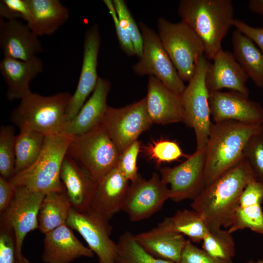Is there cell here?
Returning a JSON list of instances; mask_svg holds the SVG:
<instances>
[{
	"mask_svg": "<svg viewBox=\"0 0 263 263\" xmlns=\"http://www.w3.org/2000/svg\"><path fill=\"white\" fill-rule=\"evenodd\" d=\"M254 179L243 157L236 166L205 187L191 207L200 214L209 231L229 227L243 190Z\"/></svg>",
	"mask_w": 263,
	"mask_h": 263,
	"instance_id": "cell-1",
	"label": "cell"
},
{
	"mask_svg": "<svg viewBox=\"0 0 263 263\" xmlns=\"http://www.w3.org/2000/svg\"><path fill=\"white\" fill-rule=\"evenodd\" d=\"M182 21L197 34L205 47L204 55L213 60L222 49V42L232 26L234 8L230 0H182L178 6Z\"/></svg>",
	"mask_w": 263,
	"mask_h": 263,
	"instance_id": "cell-2",
	"label": "cell"
},
{
	"mask_svg": "<svg viewBox=\"0 0 263 263\" xmlns=\"http://www.w3.org/2000/svg\"><path fill=\"white\" fill-rule=\"evenodd\" d=\"M260 132V123L227 120L212 124L205 149V187L241 161L247 142Z\"/></svg>",
	"mask_w": 263,
	"mask_h": 263,
	"instance_id": "cell-3",
	"label": "cell"
},
{
	"mask_svg": "<svg viewBox=\"0 0 263 263\" xmlns=\"http://www.w3.org/2000/svg\"><path fill=\"white\" fill-rule=\"evenodd\" d=\"M71 95L68 92L47 96L31 92L14 109L11 120L20 131L35 132L45 136L65 134L66 109Z\"/></svg>",
	"mask_w": 263,
	"mask_h": 263,
	"instance_id": "cell-4",
	"label": "cell"
},
{
	"mask_svg": "<svg viewBox=\"0 0 263 263\" xmlns=\"http://www.w3.org/2000/svg\"><path fill=\"white\" fill-rule=\"evenodd\" d=\"M73 137L66 134L46 136L36 161L9 181L16 188L24 187L45 195L52 191L65 190L60 172Z\"/></svg>",
	"mask_w": 263,
	"mask_h": 263,
	"instance_id": "cell-5",
	"label": "cell"
},
{
	"mask_svg": "<svg viewBox=\"0 0 263 263\" xmlns=\"http://www.w3.org/2000/svg\"><path fill=\"white\" fill-rule=\"evenodd\" d=\"M66 155L97 182L117 166L120 153L102 124L73 136Z\"/></svg>",
	"mask_w": 263,
	"mask_h": 263,
	"instance_id": "cell-6",
	"label": "cell"
},
{
	"mask_svg": "<svg viewBox=\"0 0 263 263\" xmlns=\"http://www.w3.org/2000/svg\"><path fill=\"white\" fill-rule=\"evenodd\" d=\"M158 35L183 81L189 82L199 58L205 54L201 39L185 22L172 23L160 17L157 21Z\"/></svg>",
	"mask_w": 263,
	"mask_h": 263,
	"instance_id": "cell-7",
	"label": "cell"
},
{
	"mask_svg": "<svg viewBox=\"0 0 263 263\" xmlns=\"http://www.w3.org/2000/svg\"><path fill=\"white\" fill-rule=\"evenodd\" d=\"M210 62L204 55L199 59L194 75L181 94L184 121L195 132L196 150H205L212 123L206 76Z\"/></svg>",
	"mask_w": 263,
	"mask_h": 263,
	"instance_id": "cell-8",
	"label": "cell"
},
{
	"mask_svg": "<svg viewBox=\"0 0 263 263\" xmlns=\"http://www.w3.org/2000/svg\"><path fill=\"white\" fill-rule=\"evenodd\" d=\"M138 26L143 39L142 55L132 66L134 73L139 76L153 75L168 88L182 94L186 86L157 33L142 21Z\"/></svg>",
	"mask_w": 263,
	"mask_h": 263,
	"instance_id": "cell-9",
	"label": "cell"
},
{
	"mask_svg": "<svg viewBox=\"0 0 263 263\" xmlns=\"http://www.w3.org/2000/svg\"><path fill=\"white\" fill-rule=\"evenodd\" d=\"M110 220L89 208L79 212L71 208L66 225L76 231L99 260V263H117L118 246L110 238L112 227Z\"/></svg>",
	"mask_w": 263,
	"mask_h": 263,
	"instance_id": "cell-10",
	"label": "cell"
},
{
	"mask_svg": "<svg viewBox=\"0 0 263 263\" xmlns=\"http://www.w3.org/2000/svg\"><path fill=\"white\" fill-rule=\"evenodd\" d=\"M152 124L145 97L122 108L108 106L102 122L120 154Z\"/></svg>",
	"mask_w": 263,
	"mask_h": 263,
	"instance_id": "cell-11",
	"label": "cell"
},
{
	"mask_svg": "<svg viewBox=\"0 0 263 263\" xmlns=\"http://www.w3.org/2000/svg\"><path fill=\"white\" fill-rule=\"evenodd\" d=\"M180 164L160 169L162 181L169 185L170 198L180 202L194 200L205 187V151L196 150Z\"/></svg>",
	"mask_w": 263,
	"mask_h": 263,
	"instance_id": "cell-12",
	"label": "cell"
},
{
	"mask_svg": "<svg viewBox=\"0 0 263 263\" xmlns=\"http://www.w3.org/2000/svg\"><path fill=\"white\" fill-rule=\"evenodd\" d=\"M170 198L169 188L157 172L148 180L139 175L129 186L122 210L131 221L139 222L158 212Z\"/></svg>",
	"mask_w": 263,
	"mask_h": 263,
	"instance_id": "cell-13",
	"label": "cell"
},
{
	"mask_svg": "<svg viewBox=\"0 0 263 263\" xmlns=\"http://www.w3.org/2000/svg\"><path fill=\"white\" fill-rule=\"evenodd\" d=\"M44 196L41 192L18 187L11 205L0 216V226L11 228L14 232L18 257L22 254L27 234L39 228L38 215Z\"/></svg>",
	"mask_w": 263,
	"mask_h": 263,
	"instance_id": "cell-14",
	"label": "cell"
},
{
	"mask_svg": "<svg viewBox=\"0 0 263 263\" xmlns=\"http://www.w3.org/2000/svg\"><path fill=\"white\" fill-rule=\"evenodd\" d=\"M101 36L97 25L88 29L85 34L82 66L76 90L71 95L66 109L68 123L76 115L97 83L98 55Z\"/></svg>",
	"mask_w": 263,
	"mask_h": 263,
	"instance_id": "cell-15",
	"label": "cell"
},
{
	"mask_svg": "<svg viewBox=\"0 0 263 263\" xmlns=\"http://www.w3.org/2000/svg\"><path fill=\"white\" fill-rule=\"evenodd\" d=\"M208 103L214 123L233 120L261 124L263 119V106L238 91L209 93Z\"/></svg>",
	"mask_w": 263,
	"mask_h": 263,
	"instance_id": "cell-16",
	"label": "cell"
},
{
	"mask_svg": "<svg viewBox=\"0 0 263 263\" xmlns=\"http://www.w3.org/2000/svg\"><path fill=\"white\" fill-rule=\"evenodd\" d=\"M166 217L151 229L134 235L135 241L152 256L178 263L187 240Z\"/></svg>",
	"mask_w": 263,
	"mask_h": 263,
	"instance_id": "cell-17",
	"label": "cell"
},
{
	"mask_svg": "<svg viewBox=\"0 0 263 263\" xmlns=\"http://www.w3.org/2000/svg\"><path fill=\"white\" fill-rule=\"evenodd\" d=\"M0 47L4 56L29 60L42 53V44L26 23L0 18Z\"/></svg>",
	"mask_w": 263,
	"mask_h": 263,
	"instance_id": "cell-18",
	"label": "cell"
},
{
	"mask_svg": "<svg viewBox=\"0 0 263 263\" xmlns=\"http://www.w3.org/2000/svg\"><path fill=\"white\" fill-rule=\"evenodd\" d=\"M146 107L153 123L165 125L184 121L181 94L166 86L153 75H149Z\"/></svg>",
	"mask_w": 263,
	"mask_h": 263,
	"instance_id": "cell-19",
	"label": "cell"
},
{
	"mask_svg": "<svg viewBox=\"0 0 263 263\" xmlns=\"http://www.w3.org/2000/svg\"><path fill=\"white\" fill-rule=\"evenodd\" d=\"M213 61L206 76V85L209 93L225 88L249 96V90L246 86L248 77L233 53L222 49Z\"/></svg>",
	"mask_w": 263,
	"mask_h": 263,
	"instance_id": "cell-20",
	"label": "cell"
},
{
	"mask_svg": "<svg viewBox=\"0 0 263 263\" xmlns=\"http://www.w3.org/2000/svg\"><path fill=\"white\" fill-rule=\"evenodd\" d=\"M94 254L78 240L66 224L44 234L41 256L44 263H71L81 257L93 258Z\"/></svg>",
	"mask_w": 263,
	"mask_h": 263,
	"instance_id": "cell-21",
	"label": "cell"
},
{
	"mask_svg": "<svg viewBox=\"0 0 263 263\" xmlns=\"http://www.w3.org/2000/svg\"><path fill=\"white\" fill-rule=\"evenodd\" d=\"M129 182L116 167L96 182L90 208L110 220L122 210Z\"/></svg>",
	"mask_w": 263,
	"mask_h": 263,
	"instance_id": "cell-22",
	"label": "cell"
},
{
	"mask_svg": "<svg viewBox=\"0 0 263 263\" xmlns=\"http://www.w3.org/2000/svg\"><path fill=\"white\" fill-rule=\"evenodd\" d=\"M43 69L42 61L38 56L27 61L4 56L0 62V73L7 86V99L21 100L31 92V81Z\"/></svg>",
	"mask_w": 263,
	"mask_h": 263,
	"instance_id": "cell-23",
	"label": "cell"
},
{
	"mask_svg": "<svg viewBox=\"0 0 263 263\" xmlns=\"http://www.w3.org/2000/svg\"><path fill=\"white\" fill-rule=\"evenodd\" d=\"M111 87L108 80L99 77L92 95L75 117L67 123L65 134L71 136L81 134L102 124L109 106L107 100Z\"/></svg>",
	"mask_w": 263,
	"mask_h": 263,
	"instance_id": "cell-24",
	"label": "cell"
},
{
	"mask_svg": "<svg viewBox=\"0 0 263 263\" xmlns=\"http://www.w3.org/2000/svg\"><path fill=\"white\" fill-rule=\"evenodd\" d=\"M60 178L72 207L79 212L88 209L96 182L67 155L61 168Z\"/></svg>",
	"mask_w": 263,
	"mask_h": 263,
	"instance_id": "cell-25",
	"label": "cell"
},
{
	"mask_svg": "<svg viewBox=\"0 0 263 263\" xmlns=\"http://www.w3.org/2000/svg\"><path fill=\"white\" fill-rule=\"evenodd\" d=\"M27 1L29 14L26 22L38 37L53 34L69 19V10L58 0Z\"/></svg>",
	"mask_w": 263,
	"mask_h": 263,
	"instance_id": "cell-26",
	"label": "cell"
},
{
	"mask_svg": "<svg viewBox=\"0 0 263 263\" xmlns=\"http://www.w3.org/2000/svg\"><path fill=\"white\" fill-rule=\"evenodd\" d=\"M232 45L235 59L248 78L263 89V54L261 51L237 29L232 33Z\"/></svg>",
	"mask_w": 263,
	"mask_h": 263,
	"instance_id": "cell-27",
	"label": "cell"
},
{
	"mask_svg": "<svg viewBox=\"0 0 263 263\" xmlns=\"http://www.w3.org/2000/svg\"><path fill=\"white\" fill-rule=\"evenodd\" d=\"M72 207L67 193L55 191L45 195L39 210V230L46 233L66 224Z\"/></svg>",
	"mask_w": 263,
	"mask_h": 263,
	"instance_id": "cell-28",
	"label": "cell"
},
{
	"mask_svg": "<svg viewBox=\"0 0 263 263\" xmlns=\"http://www.w3.org/2000/svg\"><path fill=\"white\" fill-rule=\"evenodd\" d=\"M45 137L38 132L20 131L15 139V175L28 168L36 161L43 148Z\"/></svg>",
	"mask_w": 263,
	"mask_h": 263,
	"instance_id": "cell-29",
	"label": "cell"
},
{
	"mask_svg": "<svg viewBox=\"0 0 263 263\" xmlns=\"http://www.w3.org/2000/svg\"><path fill=\"white\" fill-rule=\"evenodd\" d=\"M170 218L174 229L193 242H202L209 232L203 218L193 209L178 210Z\"/></svg>",
	"mask_w": 263,
	"mask_h": 263,
	"instance_id": "cell-30",
	"label": "cell"
},
{
	"mask_svg": "<svg viewBox=\"0 0 263 263\" xmlns=\"http://www.w3.org/2000/svg\"><path fill=\"white\" fill-rule=\"evenodd\" d=\"M117 263H175L155 258L147 253L134 240V235L129 231L122 233L117 243Z\"/></svg>",
	"mask_w": 263,
	"mask_h": 263,
	"instance_id": "cell-31",
	"label": "cell"
},
{
	"mask_svg": "<svg viewBox=\"0 0 263 263\" xmlns=\"http://www.w3.org/2000/svg\"><path fill=\"white\" fill-rule=\"evenodd\" d=\"M202 248L213 258L221 261H232L235 255L234 238L228 230L209 231L202 240Z\"/></svg>",
	"mask_w": 263,
	"mask_h": 263,
	"instance_id": "cell-32",
	"label": "cell"
},
{
	"mask_svg": "<svg viewBox=\"0 0 263 263\" xmlns=\"http://www.w3.org/2000/svg\"><path fill=\"white\" fill-rule=\"evenodd\" d=\"M245 228L263 234V210L261 204L237 207L228 230L232 234Z\"/></svg>",
	"mask_w": 263,
	"mask_h": 263,
	"instance_id": "cell-33",
	"label": "cell"
},
{
	"mask_svg": "<svg viewBox=\"0 0 263 263\" xmlns=\"http://www.w3.org/2000/svg\"><path fill=\"white\" fill-rule=\"evenodd\" d=\"M141 150L158 166L164 163L178 160L183 156L187 158L189 156L183 153L176 142L164 138L153 140L141 146Z\"/></svg>",
	"mask_w": 263,
	"mask_h": 263,
	"instance_id": "cell-34",
	"label": "cell"
},
{
	"mask_svg": "<svg viewBox=\"0 0 263 263\" xmlns=\"http://www.w3.org/2000/svg\"><path fill=\"white\" fill-rule=\"evenodd\" d=\"M16 135L12 126H2L0 130V174L10 180L15 175Z\"/></svg>",
	"mask_w": 263,
	"mask_h": 263,
	"instance_id": "cell-35",
	"label": "cell"
},
{
	"mask_svg": "<svg viewBox=\"0 0 263 263\" xmlns=\"http://www.w3.org/2000/svg\"><path fill=\"white\" fill-rule=\"evenodd\" d=\"M113 2L120 23L132 42L135 55L140 58L142 55L143 39L139 26L124 0H113Z\"/></svg>",
	"mask_w": 263,
	"mask_h": 263,
	"instance_id": "cell-36",
	"label": "cell"
},
{
	"mask_svg": "<svg viewBox=\"0 0 263 263\" xmlns=\"http://www.w3.org/2000/svg\"><path fill=\"white\" fill-rule=\"evenodd\" d=\"M243 157L248 164L255 180L263 183V137L260 132L249 139Z\"/></svg>",
	"mask_w": 263,
	"mask_h": 263,
	"instance_id": "cell-37",
	"label": "cell"
},
{
	"mask_svg": "<svg viewBox=\"0 0 263 263\" xmlns=\"http://www.w3.org/2000/svg\"><path fill=\"white\" fill-rule=\"evenodd\" d=\"M141 150V142L137 140L120 154L116 166L131 182L135 180L140 175L138 172L137 159Z\"/></svg>",
	"mask_w": 263,
	"mask_h": 263,
	"instance_id": "cell-38",
	"label": "cell"
},
{
	"mask_svg": "<svg viewBox=\"0 0 263 263\" xmlns=\"http://www.w3.org/2000/svg\"><path fill=\"white\" fill-rule=\"evenodd\" d=\"M0 263H19L14 232L11 228L0 226Z\"/></svg>",
	"mask_w": 263,
	"mask_h": 263,
	"instance_id": "cell-39",
	"label": "cell"
},
{
	"mask_svg": "<svg viewBox=\"0 0 263 263\" xmlns=\"http://www.w3.org/2000/svg\"><path fill=\"white\" fill-rule=\"evenodd\" d=\"M29 14L27 0L0 1V18L5 20L22 19L26 22Z\"/></svg>",
	"mask_w": 263,
	"mask_h": 263,
	"instance_id": "cell-40",
	"label": "cell"
},
{
	"mask_svg": "<svg viewBox=\"0 0 263 263\" xmlns=\"http://www.w3.org/2000/svg\"><path fill=\"white\" fill-rule=\"evenodd\" d=\"M178 263H233V262L216 259L204 249L194 245L190 240H187Z\"/></svg>",
	"mask_w": 263,
	"mask_h": 263,
	"instance_id": "cell-41",
	"label": "cell"
},
{
	"mask_svg": "<svg viewBox=\"0 0 263 263\" xmlns=\"http://www.w3.org/2000/svg\"><path fill=\"white\" fill-rule=\"evenodd\" d=\"M103 2L112 18L116 36L121 49L128 56H135V52L132 42L128 34L120 23L113 0H104Z\"/></svg>",
	"mask_w": 263,
	"mask_h": 263,
	"instance_id": "cell-42",
	"label": "cell"
},
{
	"mask_svg": "<svg viewBox=\"0 0 263 263\" xmlns=\"http://www.w3.org/2000/svg\"><path fill=\"white\" fill-rule=\"evenodd\" d=\"M263 202V183L255 179L250 182L243 190L239 201V206L262 204Z\"/></svg>",
	"mask_w": 263,
	"mask_h": 263,
	"instance_id": "cell-43",
	"label": "cell"
},
{
	"mask_svg": "<svg viewBox=\"0 0 263 263\" xmlns=\"http://www.w3.org/2000/svg\"><path fill=\"white\" fill-rule=\"evenodd\" d=\"M233 26L243 34L254 42L263 54V27H253L238 19H235Z\"/></svg>",
	"mask_w": 263,
	"mask_h": 263,
	"instance_id": "cell-44",
	"label": "cell"
},
{
	"mask_svg": "<svg viewBox=\"0 0 263 263\" xmlns=\"http://www.w3.org/2000/svg\"><path fill=\"white\" fill-rule=\"evenodd\" d=\"M16 188L7 180L0 176V215L2 216L13 201Z\"/></svg>",
	"mask_w": 263,
	"mask_h": 263,
	"instance_id": "cell-45",
	"label": "cell"
},
{
	"mask_svg": "<svg viewBox=\"0 0 263 263\" xmlns=\"http://www.w3.org/2000/svg\"><path fill=\"white\" fill-rule=\"evenodd\" d=\"M248 7L251 11L263 15V0H250Z\"/></svg>",
	"mask_w": 263,
	"mask_h": 263,
	"instance_id": "cell-46",
	"label": "cell"
},
{
	"mask_svg": "<svg viewBox=\"0 0 263 263\" xmlns=\"http://www.w3.org/2000/svg\"><path fill=\"white\" fill-rule=\"evenodd\" d=\"M19 263H30V262L22 254H21L19 257Z\"/></svg>",
	"mask_w": 263,
	"mask_h": 263,
	"instance_id": "cell-47",
	"label": "cell"
},
{
	"mask_svg": "<svg viewBox=\"0 0 263 263\" xmlns=\"http://www.w3.org/2000/svg\"><path fill=\"white\" fill-rule=\"evenodd\" d=\"M260 132L263 137V120H262V121L261 122V123L260 124Z\"/></svg>",
	"mask_w": 263,
	"mask_h": 263,
	"instance_id": "cell-48",
	"label": "cell"
},
{
	"mask_svg": "<svg viewBox=\"0 0 263 263\" xmlns=\"http://www.w3.org/2000/svg\"><path fill=\"white\" fill-rule=\"evenodd\" d=\"M247 263H263V259L259 260L256 262L253 261H249Z\"/></svg>",
	"mask_w": 263,
	"mask_h": 263,
	"instance_id": "cell-49",
	"label": "cell"
},
{
	"mask_svg": "<svg viewBox=\"0 0 263 263\" xmlns=\"http://www.w3.org/2000/svg\"><path fill=\"white\" fill-rule=\"evenodd\" d=\"M262 23H263V19H262Z\"/></svg>",
	"mask_w": 263,
	"mask_h": 263,
	"instance_id": "cell-50",
	"label": "cell"
}]
</instances>
